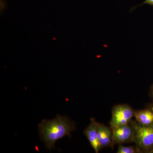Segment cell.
<instances>
[{"instance_id":"obj_1","label":"cell","mask_w":153,"mask_h":153,"mask_svg":"<svg viewBox=\"0 0 153 153\" xmlns=\"http://www.w3.org/2000/svg\"><path fill=\"white\" fill-rule=\"evenodd\" d=\"M39 133L41 140L47 149L55 148L58 140L64 137H71V134L76 130V125L68 117L57 114L52 120L44 119L38 125Z\"/></svg>"},{"instance_id":"obj_2","label":"cell","mask_w":153,"mask_h":153,"mask_svg":"<svg viewBox=\"0 0 153 153\" xmlns=\"http://www.w3.org/2000/svg\"><path fill=\"white\" fill-rule=\"evenodd\" d=\"M130 123L134 129V142L143 152L152 153L153 150V125L143 126L136 121H131Z\"/></svg>"},{"instance_id":"obj_3","label":"cell","mask_w":153,"mask_h":153,"mask_svg":"<svg viewBox=\"0 0 153 153\" xmlns=\"http://www.w3.org/2000/svg\"><path fill=\"white\" fill-rule=\"evenodd\" d=\"M134 110L127 104L117 105L112 109L110 126L112 129L129 124L134 117Z\"/></svg>"},{"instance_id":"obj_4","label":"cell","mask_w":153,"mask_h":153,"mask_svg":"<svg viewBox=\"0 0 153 153\" xmlns=\"http://www.w3.org/2000/svg\"><path fill=\"white\" fill-rule=\"evenodd\" d=\"M113 146L126 143L134 142V131L131 124L121 126L112 129Z\"/></svg>"},{"instance_id":"obj_5","label":"cell","mask_w":153,"mask_h":153,"mask_svg":"<svg viewBox=\"0 0 153 153\" xmlns=\"http://www.w3.org/2000/svg\"><path fill=\"white\" fill-rule=\"evenodd\" d=\"M98 123L95 119H91L90 124L84 130L83 134L85 135L95 153H98L101 149L99 141L97 126Z\"/></svg>"},{"instance_id":"obj_6","label":"cell","mask_w":153,"mask_h":153,"mask_svg":"<svg viewBox=\"0 0 153 153\" xmlns=\"http://www.w3.org/2000/svg\"><path fill=\"white\" fill-rule=\"evenodd\" d=\"M99 141L101 149L113 147L112 143V130L110 127L99 123L97 126Z\"/></svg>"},{"instance_id":"obj_7","label":"cell","mask_w":153,"mask_h":153,"mask_svg":"<svg viewBox=\"0 0 153 153\" xmlns=\"http://www.w3.org/2000/svg\"><path fill=\"white\" fill-rule=\"evenodd\" d=\"M134 117L138 123L144 126L153 125V111L148 109L134 111Z\"/></svg>"},{"instance_id":"obj_8","label":"cell","mask_w":153,"mask_h":153,"mask_svg":"<svg viewBox=\"0 0 153 153\" xmlns=\"http://www.w3.org/2000/svg\"><path fill=\"white\" fill-rule=\"evenodd\" d=\"M117 153H142L143 152L136 146H123L122 144L119 145L118 147Z\"/></svg>"},{"instance_id":"obj_9","label":"cell","mask_w":153,"mask_h":153,"mask_svg":"<svg viewBox=\"0 0 153 153\" xmlns=\"http://www.w3.org/2000/svg\"><path fill=\"white\" fill-rule=\"evenodd\" d=\"M147 4L149 5L153 6V0H145V1H144L141 4L137 6V7H135L132 8L131 11H133L135 9L137 8V7H140V6H142L144 4Z\"/></svg>"},{"instance_id":"obj_10","label":"cell","mask_w":153,"mask_h":153,"mask_svg":"<svg viewBox=\"0 0 153 153\" xmlns=\"http://www.w3.org/2000/svg\"><path fill=\"white\" fill-rule=\"evenodd\" d=\"M150 93L151 96L153 98V85L152 86V88H151Z\"/></svg>"},{"instance_id":"obj_11","label":"cell","mask_w":153,"mask_h":153,"mask_svg":"<svg viewBox=\"0 0 153 153\" xmlns=\"http://www.w3.org/2000/svg\"><path fill=\"white\" fill-rule=\"evenodd\" d=\"M150 108L153 111V105H152Z\"/></svg>"},{"instance_id":"obj_12","label":"cell","mask_w":153,"mask_h":153,"mask_svg":"<svg viewBox=\"0 0 153 153\" xmlns=\"http://www.w3.org/2000/svg\"><path fill=\"white\" fill-rule=\"evenodd\" d=\"M152 153H153V151H152Z\"/></svg>"}]
</instances>
